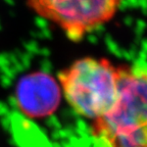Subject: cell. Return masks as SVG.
<instances>
[{"mask_svg":"<svg viewBox=\"0 0 147 147\" xmlns=\"http://www.w3.org/2000/svg\"><path fill=\"white\" fill-rule=\"evenodd\" d=\"M123 0H26L33 11L64 33L71 41L109 23Z\"/></svg>","mask_w":147,"mask_h":147,"instance_id":"3","label":"cell"},{"mask_svg":"<svg viewBox=\"0 0 147 147\" xmlns=\"http://www.w3.org/2000/svg\"><path fill=\"white\" fill-rule=\"evenodd\" d=\"M92 136L98 147H147V67L121 64L117 100Z\"/></svg>","mask_w":147,"mask_h":147,"instance_id":"1","label":"cell"},{"mask_svg":"<svg viewBox=\"0 0 147 147\" xmlns=\"http://www.w3.org/2000/svg\"><path fill=\"white\" fill-rule=\"evenodd\" d=\"M14 96L24 115L40 119L56 111L62 93L59 83L49 74L32 71L18 81Z\"/></svg>","mask_w":147,"mask_h":147,"instance_id":"4","label":"cell"},{"mask_svg":"<svg viewBox=\"0 0 147 147\" xmlns=\"http://www.w3.org/2000/svg\"><path fill=\"white\" fill-rule=\"evenodd\" d=\"M121 64L105 57L79 58L58 74L63 97L74 111L94 122L111 109L119 93Z\"/></svg>","mask_w":147,"mask_h":147,"instance_id":"2","label":"cell"}]
</instances>
